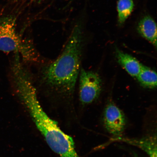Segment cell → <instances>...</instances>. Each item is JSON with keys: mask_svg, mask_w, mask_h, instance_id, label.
<instances>
[{"mask_svg": "<svg viewBox=\"0 0 157 157\" xmlns=\"http://www.w3.org/2000/svg\"><path fill=\"white\" fill-rule=\"evenodd\" d=\"M134 7L133 0H118L117 4L118 23L122 26L132 12Z\"/></svg>", "mask_w": 157, "mask_h": 157, "instance_id": "obj_9", "label": "cell"}, {"mask_svg": "<svg viewBox=\"0 0 157 157\" xmlns=\"http://www.w3.org/2000/svg\"><path fill=\"white\" fill-rule=\"evenodd\" d=\"M117 141L127 143L141 149L150 157H157V137L151 135L141 138H130L128 137H115L111 139Z\"/></svg>", "mask_w": 157, "mask_h": 157, "instance_id": "obj_5", "label": "cell"}, {"mask_svg": "<svg viewBox=\"0 0 157 157\" xmlns=\"http://www.w3.org/2000/svg\"><path fill=\"white\" fill-rule=\"evenodd\" d=\"M83 38L82 26L76 25L60 56L42 70L41 80L44 87L64 101L73 97L80 71Z\"/></svg>", "mask_w": 157, "mask_h": 157, "instance_id": "obj_1", "label": "cell"}, {"mask_svg": "<svg viewBox=\"0 0 157 157\" xmlns=\"http://www.w3.org/2000/svg\"><path fill=\"white\" fill-rule=\"evenodd\" d=\"M33 1H42V0H33Z\"/></svg>", "mask_w": 157, "mask_h": 157, "instance_id": "obj_10", "label": "cell"}, {"mask_svg": "<svg viewBox=\"0 0 157 157\" xmlns=\"http://www.w3.org/2000/svg\"><path fill=\"white\" fill-rule=\"evenodd\" d=\"M136 78L141 85L145 87L154 89L157 87L156 72L148 67L142 64L140 73Z\"/></svg>", "mask_w": 157, "mask_h": 157, "instance_id": "obj_8", "label": "cell"}, {"mask_svg": "<svg viewBox=\"0 0 157 157\" xmlns=\"http://www.w3.org/2000/svg\"><path fill=\"white\" fill-rule=\"evenodd\" d=\"M115 56L118 62L129 75L136 78L140 73L142 64L136 59L119 50L115 49Z\"/></svg>", "mask_w": 157, "mask_h": 157, "instance_id": "obj_7", "label": "cell"}, {"mask_svg": "<svg viewBox=\"0 0 157 157\" xmlns=\"http://www.w3.org/2000/svg\"><path fill=\"white\" fill-rule=\"evenodd\" d=\"M156 23L152 17L148 15L143 17L139 21L137 27L139 34L153 46L157 47Z\"/></svg>", "mask_w": 157, "mask_h": 157, "instance_id": "obj_6", "label": "cell"}, {"mask_svg": "<svg viewBox=\"0 0 157 157\" xmlns=\"http://www.w3.org/2000/svg\"><path fill=\"white\" fill-rule=\"evenodd\" d=\"M104 124L108 132L115 137H121L124 131L125 118L124 114L113 103H109L104 112Z\"/></svg>", "mask_w": 157, "mask_h": 157, "instance_id": "obj_4", "label": "cell"}, {"mask_svg": "<svg viewBox=\"0 0 157 157\" xmlns=\"http://www.w3.org/2000/svg\"><path fill=\"white\" fill-rule=\"evenodd\" d=\"M79 73L80 101L82 105H89L99 97L101 91V80L96 72L82 68Z\"/></svg>", "mask_w": 157, "mask_h": 157, "instance_id": "obj_3", "label": "cell"}, {"mask_svg": "<svg viewBox=\"0 0 157 157\" xmlns=\"http://www.w3.org/2000/svg\"><path fill=\"white\" fill-rule=\"evenodd\" d=\"M16 21L12 17L0 21V51L18 53L21 60L26 62L37 61L38 52L30 41L23 40L17 34Z\"/></svg>", "mask_w": 157, "mask_h": 157, "instance_id": "obj_2", "label": "cell"}]
</instances>
